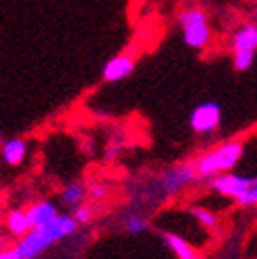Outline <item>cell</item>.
I'll list each match as a JSON object with an SVG mask.
<instances>
[{"label": "cell", "mask_w": 257, "mask_h": 259, "mask_svg": "<svg viewBox=\"0 0 257 259\" xmlns=\"http://www.w3.org/2000/svg\"><path fill=\"white\" fill-rule=\"evenodd\" d=\"M76 232H78V226L72 219V215H59L55 222H51L45 228H32L23 238H19L13 247H15L19 259H40L51 247H55L57 242L72 238Z\"/></svg>", "instance_id": "6da1fadb"}, {"label": "cell", "mask_w": 257, "mask_h": 259, "mask_svg": "<svg viewBox=\"0 0 257 259\" xmlns=\"http://www.w3.org/2000/svg\"><path fill=\"white\" fill-rule=\"evenodd\" d=\"M245 156V141L232 137V139H226L222 144H217L209 150L200 152L194 166H196V173L200 179H213L217 175H224V173H232L238 162Z\"/></svg>", "instance_id": "7a4b0ae2"}, {"label": "cell", "mask_w": 257, "mask_h": 259, "mask_svg": "<svg viewBox=\"0 0 257 259\" xmlns=\"http://www.w3.org/2000/svg\"><path fill=\"white\" fill-rule=\"evenodd\" d=\"M177 25L182 40L192 51H204L213 40V30L207 11L200 7H186L177 13Z\"/></svg>", "instance_id": "3957f363"}, {"label": "cell", "mask_w": 257, "mask_h": 259, "mask_svg": "<svg viewBox=\"0 0 257 259\" xmlns=\"http://www.w3.org/2000/svg\"><path fill=\"white\" fill-rule=\"evenodd\" d=\"M196 181H200V177L196 173L194 160L192 162H177V164L166 166L158 177L160 192H162L164 198H175V196H179V194L188 192Z\"/></svg>", "instance_id": "277c9868"}, {"label": "cell", "mask_w": 257, "mask_h": 259, "mask_svg": "<svg viewBox=\"0 0 257 259\" xmlns=\"http://www.w3.org/2000/svg\"><path fill=\"white\" fill-rule=\"evenodd\" d=\"M222 120H224V108L217 101H202L188 116V124L192 133L198 137H209L217 133L222 126Z\"/></svg>", "instance_id": "5b68a950"}, {"label": "cell", "mask_w": 257, "mask_h": 259, "mask_svg": "<svg viewBox=\"0 0 257 259\" xmlns=\"http://www.w3.org/2000/svg\"><path fill=\"white\" fill-rule=\"evenodd\" d=\"M209 184V190L213 194H217V196L222 198H228V200H238L242 194H245V190L249 188L251 184V177L249 175H240V173H224V175H217L213 179L207 181Z\"/></svg>", "instance_id": "8992f818"}, {"label": "cell", "mask_w": 257, "mask_h": 259, "mask_svg": "<svg viewBox=\"0 0 257 259\" xmlns=\"http://www.w3.org/2000/svg\"><path fill=\"white\" fill-rule=\"evenodd\" d=\"M135 66H137V59L135 55L131 53H118L106 61V66L101 68V80L104 82H120L124 78H128L133 72H135Z\"/></svg>", "instance_id": "52a82bcc"}, {"label": "cell", "mask_w": 257, "mask_h": 259, "mask_svg": "<svg viewBox=\"0 0 257 259\" xmlns=\"http://www.w3.org/2000/svg\"><path fill=\"white\" fill-rule=\"evenodd\" d=\"M30 217V226L32 228H45L49 226L51 222H55V219L61 215L59 211V204L55 200H47V198H40V200H34L28 209H25Z\"/></svg>", "instance_id": "ba28073f"}, {"label": "cell", "mask_w": 257, "mask_h": 259, "mask_svg": "<svg viewBox=\"0 0 257 259\" xmlns=\"http://www.w3.org/2000/svg\"><path fill=\"white\" fill-rule=\"evenodd\" d=\"M30 154V144L23 137H7L0 144V158L7 166H19Z\"/></svg>", "instance_id": "9c48e42d"}, {"label": "cell", "mask_w": 257, "mask_h": 259, "mask_svg": "<svg viewBox=\"0 0 257 259\" xmlns=\"http://www.w3.org/2000/svg\"><path fill=\"white\" fill-rule=\"evenodd\" d=\"M230 49L232 53H257V23H242L230 38Z\"/></svg>", "instance_id": "30bf717a"}, {"label": "cell", "mask_w": 257, "mask_h": 259, "mask_svg": "<svg viewBox=\"0 0 257 259\" xmlns=\"http://www.w3.org/2000/svg\"><path fill=\"white\" fill-rule=\"evenodd\" d=\"M160 240L175 255V259H200L194 244L188 242L184 236L175 234V232H160Z\"/></svg>", "instance_id": "8fae6325"}, {"label": "cell", "mask_w": 257, "mask_h": 259, "mask_svg": "<svg viewBox=\"0 0 257 259\" xmlns=\"http://www.w3.org/2000/svg\"><path fill=\"white\" fill-rule=\"evenodd\" d=\"M59 202L61 206L70 209V213L78 206L87 204V186L82 181H68L66 186L59 190Z\"/></svg>", "instance_id": "7c38bea8"}, {"label": "cell", "mask_w": 257, "mask_h": 259, "mask_svg": "<svg viewBox=\"0 0 257 259\" xmlns=\"http://www.w3.org/2000/svg\"><path fill=\"white\" fill-rule=\"evenodd\" d=\"M5 230L15 240H19V238H23L25 234H28V232L32 230V226H30V217H28V213H25V209L9 211L7 217H5Z\"/></svg>", "instance_id": "4fadbf2b"}, {"label": "cell", "mask_w": 257, "mask_h": 259, "mask_svg": "<svg viewBox=\"0 0 257 259\" xmlns=\"http://www.w3.org/2000/svg\"><path fill=\"white\" fill-rule=\"evenodd\" d=\"M120 228L128 236H139V234H144V232L150 230V219L144 213L128 211L120 217Z\"/></svg>", "instance_id": "5bb4252c"}, {"label": "cell", "mask_w": 257, "mask_h": 259, "mask_svg": "<svg viewBox=\"0 0 257 259\" xmlns=\"http://www.w3.org/2000/svg\"><path fill=\"white\" fill-rule=\"evenodd\" d=\"M188 213L194 217V222L204 228V230H217L220 226V217H217L215 211H211L209 206H202V204H190L188 206Z\"/></svg>", "instance_id": "9a60e30c"}, {"label": "cell", "mask_w": 257, "mask_h": 259, "mask_svg": "<svg viewBox=\"0 0 257 259\" xmlns=\"http://www.w3.org/2000/svg\"><path fill=\"white\" fill-rule=\"evenodd\" d=\"M236 204L240 209H251V206H257V175L251 177V184L245 190V194L236 200Z\"/></svg>", "instance_id": "2e32d148"}, {"label": "cell", "mask_w": 257, "mask_h": 259, "mask_svg": "<svg viewBox=\"0 0 257 259\" xmlns=\"http://www.w3.org/2000/svg\"><path fill=\"white\" fill-rule=\"evenodd\" d=\"M70 215H72V219L76 222V226L82 228V226H89V224L93 222L95 209H93V206H89V204H82V206H78V209H74Z\"/></svg>", "instance_id": "e0dca14e"}, {"label": "cell", "mask_w": 257, "mask_h": 259, "mask_svg": "<svg viewBox=\"0 0 257 259\" xmlns=\"http://www.w3.org/2000/svg\"><path fill=\"white\" fill-rule=\"evenodd\" d=\"M108 194H110V188L104 184V181H95V184L87 186V198L93 200V202H99V200L108 198Z\"/></svg>", "instance_id": "ac0fdd59"}, {"label": "cell", "mask_w": 257, "mask_h": 259, "mask_svg": "<svg viewBox=\"0 0 257 259\" xmlns=\"http://www.w3.org/2000/svg\"><path fill=\"white\" fill-rule=\"evenodd\" d=\"M255 63V53H232V66L236 72H249Z\"/></svg>", "instance_id": "d6986e66"}, {"label": "cell", "mask_w": 257, "mask_h": 259, "mask_svg": "<svg viewBox=\"0 0 257 259\" xmlns=\"http://www.w3.org/2000/svg\"><path fill=\"white\" fill-rule=\"evenodd\" d=\"M0 259H19L15 247H0Z\"/></svg>", "instance_id": "ffe728a7"}, {"label": "cell", "mask_w": 257, "mask_h": 259, "mask_svg": "<svg viewBox=\"0 0 257 259\" xmlns=\"http://www.w3.org/2000/svg\"><path fill=\"white\" fill-rule=\"evenodd\" d=\"M253 15H255V23H257V7H255V13H253Z\"/></svg>", "instance_id": "44dd1931"}, {"label": "cell", "mask_w": 257, "mask_h": 259, "mask_svg": "<svg viewBox=\"0 0 257 259\" xmlns=\"http://www.w3.org/2000/svg\"><path fill=\"white\" fill-rule=\"evenodd\" d=\"M3 141H5V137H3V135H0V144H3Z\"/></svg>", "instance_id": "7402d4cb"}]
</instances>
